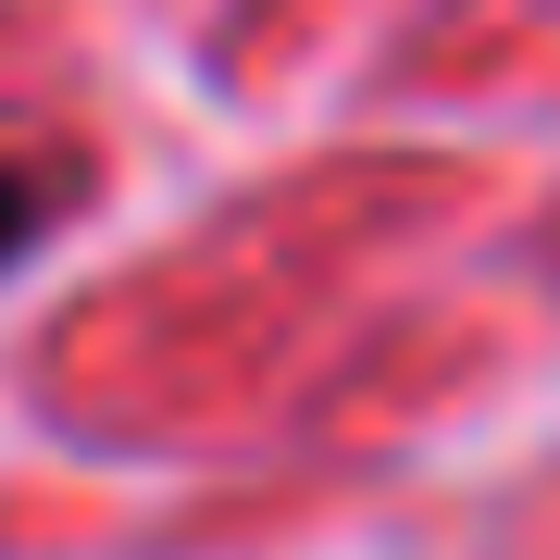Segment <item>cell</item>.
<instances>
[{"label":"cell","instance_id":"6da1fadb","mask_svg":"<svg viewBox=\"0 0 560 560\" xmlns=\"http://www.w3.org/2000/svg\"><path fill=\"white\" fill-rule=\"evenodd\" d=\"M50 224V187H25V175H0V261H13L25 237Z\"/></svg>","mask_w":560,"mask_h":560}]
</instances>
